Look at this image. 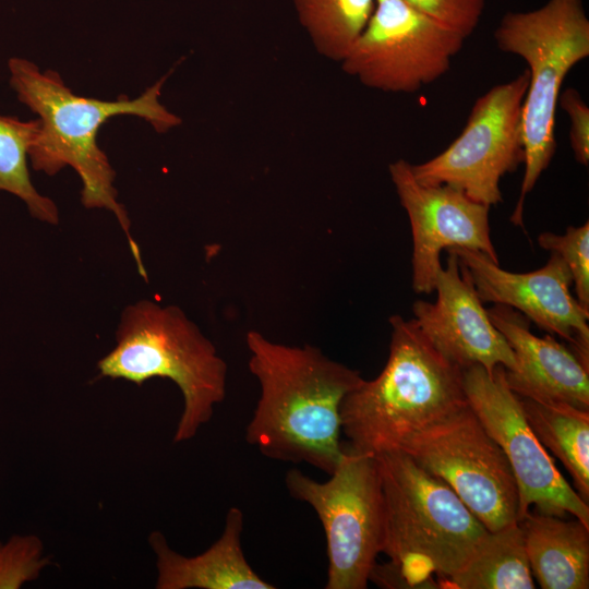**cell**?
Returning a JSON list of instances; mask_svg holds the SVG:
<instances>
[{
    "instance_id": "cell-4",
    "label": "cell",
    "mask_w": 589,
    "mask_h": 589,
    "mask_svg": "<svg viewBox=\"0 0 589 589\" xmlns=\"http://www.w3.org/2000/svg\"><path fill=\"white\" fill-rule=\"evenodd\" d=\"M389 324L384 369L341 402V430L354 452L400 449L417 433L468 406L462 369L431 345L413 318L393 315Z\"/></svg>"
},
{
    "instance_id": "cell-15",
    "label": "cell",
    "mask_w": 589,
    "mask_h": 589,
    "mask_svg": "<svg viewBox=\"0 0 589 589\" xmlns=\"http://www.w3.org/2000/svg\"><path fill=\"white\" fill-rule=\"evenodd\" d=\"M488 314L516 357L517 368L505 369L506 383L516 395L589 410V368L570 348L550 335L532 334L530 321L508 305L494 304Z\"/></svg>"
},
{
    "instance_id": "cell-8",
    "label": "cell",
    "mask_w": 589,
    "mask_h": 589,
    "mask_svg": "<svg viewBox=\"0 0 589 589\" xmlns=\"http://www.w3.org/2000/svg\"><path fill=\"white\" fill-rule=\"evenodd\" d=\"M528 83L526 69L480 96L464 130L446 149L422 164H411L416 180L449 185L490 207L502 202V177L525 161L521 117Z\"/></svg>"
},
{
    "instance_id": "cell-1",
    "label": "cell",
    "mask_w": 589,
    "mask_h": 589,
    "mask_svg": "<svg viewBox=\"0 0 589 589\" xmlns=\"http://www.w3.org/2000/svg\"><path fill=\"white\" fill-rule=\"evenodd\" d=\"M245 341L260 384L247 442L271 459L330 474L344 455L341 402L363 382L360 373L311 345L275 342L257 330Z\"/></svg>"
},
{
    "instance_id": "cell-22",
    "label": "cell",
    "mask_w": 589,
    "mask_h": 589,
    "mask_svg": "<svg viewBox=\"0 0 589 589\" xmlns=\"http://www.w3.org/2000/svg\"><path fill=\"white\" fill-rule=\"evenodd\" d=\"M51 564L35 534H14L0 541V589H19L37 579Z\"/></svg>"
},
{
    "instance_id": "cell-13",
    "label": "cell",
    "mask_w": 589,
    "mask_h": 589,
    "mask_svg": "<svg viewBox=\"0 0 589 589\" xmlns=\"http://www.w3.org/2000/svg\"><path fill=\"white\" fill-rule=\"evenodd\" d=\"M482 302L508 305L529 321L570 344L589 368V312L570 292L573 277L566 263L551 253L546 264L529 273H512L480 251L453 247Z\"/></svg>"
},
{
    "instance_id": "cell-11",
    "label": "cell",
    "mask_w": 589,
    "mask_h": 589,
    "mask_svg": "<svg viewBox=\"0 0 589 589\" xmlns=\"http://www.w3.org/2000/svg\"><path fill=\"white\" fill-rule=\"evenodd\" d=\"M462 384L469 407L510 464L519 492L518 520L533 505L540 514H570L589 528L588 503L532 432L521 398L506 383L505 368L497 365L492 374L479 364L462 369Z\"/></svg>"
},
{
    "instance_id": "cell-10",
    "label": "cell",
    "mask_w": 589,
    "mask_h": 589,
    "mask_svg": "<svg viewBox=\"0 0 589 589\" xmlns=\"http://www.w3.org/2000/svg\"><path fill=\"white\" fill-rule=\"evenodd\" d=\"M465 39L405 0H376L341 65L368 87L411 94L448 71Z\"/></svg>"
},
{
    "instance_id": "cell-5",
    "label": "cell",
    "mask_w": 589,
    "mask_h": 589,
    "mask_svg": "<svg viewBox=\"0 0 589 589\" xmlns=\"http://www.w3.org/2000/svg\"><path fill=\"white\" fill-rule=\"evenodd\" d=\"M100 376L142 385L171 380L183 397L173 443L192 440L227 393L228 366L214 344L176 305L141 300L121 314L116 346L97 364Z\"/></svg>"
},
{
    "instance_id": "cell-12",
    "label": "cell",
    "mask_w": 589,
    "mask_h": 589,
    "mask_svg": "<svg viewBox=\"0 0 589 589\" xmlns=\"http://www.w3.org/2000/svg\"><path fill=\"white\" fill-rule=\"evenodd\" d=\"M412 233V288L417 293L435 289L444 249L461 247L480 251L498 264L490 236V206L469 199L449 185L418 182L411 164L398 159L388 167Z\"/></svg>"
},
{
    "instance_id": "cell-23",
    "label": "cell",
    "mask_w": 589,
    "mask_h": 589,
    "mask_svg": "<svg viewBox=\"0 0 589 589\" xmlns=\"http://www.w3.org/2000/svg\"><path fill=\"white\" fill-rule=\"evenodd\" d=\"M541 248L556 253L566 263L573 277L576 299L589 312V223L569 226L564 235L543 232L538 237Z\"/></svg>"
},
{
    "instance_id": "cell-9",
    "label": "cell",
    "mask_w": 589,
    "mask_h": 589,
    "mask_svg": "<svg viewBox=\"0 0 589 589\" xmlns=\"http://www.w3.org/2000/svg\"><path fill=\"white\" fill-rule=\"evenodd\" d=\"M399 450L444 481L489 531L517 522L519 492L510 464L469 405Z\"/></svg>"
},
{
    "instance_id": "cell-14",
    "label": "cell",
    "mask_w": 589,
    "mask_h": 589,
    "mask_svg": "<svg viewBox=\"0 0 589 589\" xmlns=\"http://www.w3.org/2000/svg\"><path fill=\"white\" fill-rule=\"evenodd\" d=\"M446 266L438 273L435 302L417 300L414 323L431 345L460 369L479 364L492 374L497 365L514 371L516 357L493 325L466 268L447 250Z\"/></svg>"
},
{
    "instance_id": "cell-25",
    "label": "cell",
    "mask_w": 589,
    "mask_h": 589,
    "mask_svg": "<svg viewBox=\"0 0 589 589\" xmlns=\"http://www.w3.org/2000/svg\"><path fill=\"white\" fill-rule=\"evenodd\" d=\"M560 107L570 120L569 141L577 163L588 166L589 163V107L575 88L561 92Z\"/></svg>"
},
{
    "instance_id": "cell-19",
    "label": "cell",
    "mask_w": 589,
    "mask_h": 589,
    "mask_svg": "<svg viewBox=\"0 0 589 589\" xmlns=\"http://www.w3.org/2000/svg\"><path fill=\"white\" fill-rule=\"evenodd\" d=\"M521 404L537 438L561 460L573 478L577 493L588 503L589 410L529 398H521Z\"/></svg>"
},
{
    "instance_id": "cell-16",
    "label": "cell",
    "mask_w": 589,
    "mask_h": 589,
    "mask_svg": "<svg viewBox=\"0 0 589 589\" xmlns=\"http://www.w3.org/2000/svg\"><path fill=\"white\" fill-rule=\"evenodd\" d=\"M243 512L232 506L220 537L196 556L172 550L165 536L153 531L148 543L156 556L157 589H275L248 563L242 549Z\"/></svg>"
},
{
    "instance_id": "cell-20",
    "label": "cell",
    "mask_w": 589,
    "mask_h": 589,
    "mask_svg": "<svg viewBox=\"0 0 589 589\" xmlns=\"http://www.w3.org/2000/svg\"><path fill=\"white\" fill-rule=\"evenodd\" d=\"M301 24L315 48L342 61L366 26L376 0H293Z\"/></svg>"
},
{
    "instance_id": "cell-7",
    "label": "cell",
    "mask_w": 589,
    "mask_h": 589,
    "mask_svg": "<svg viewBox=\"0 0 589 589\" xmlns=\"http://www.w3.org/2000/svg\"><path fill=\"white\" fill-rule=\"evenodd\" d=\"M285 484L292 498L314 509L323 526L328 558L325 589H366L385 533L376 456L344 446L328 480L320 482L292 468Z\"/></svg>"
},
{
    "instance_id": "cell-24",
    "label": "cell",
    "mask_w": 589,
    "mask_h": 589,
    "mask_svg": "<svg viewBox=\"0 0 589 589\" xmlns=\"http://www.w3.org/2000/svg\"><path fill=\"white\" fill-rule=\"evenodd\" d=\"M412 8L460 34L470 36L482 16L485 0H405Z\"/></svg>"
},
{
    "instance_id": "cell-2",
    "label": "cell",
    "mask_w": 589,
    "mask_h": 589,
    "mask_svg": "<svg viewBox=\"0 0 589 589\" xmlns=\"http://www.w3.org/2000/svg\"><path fill=\"white\" fill-rule=\"evenodd\" d=\"M8 67L10 84L19 100L39 117V128L28 152L33 169L52 176L64 167L73 168L82 182V204L115 215L140 275L147 279L140 249L130 233L128 213L117 199L116 172L97 144V134L108 119L119 115L140 117L159 133L179 125L180 118L159 101L166 76L134 99L108 101L74 94L58 72L40 71L27 59L13 57Z\"/></svg>"
},
{
    "instance_id": "cell-6",
    "label": "cell",
    "mask_w": 589,
    "mask_h": 589,
    "mask_svg": "<svg viewBox=\"0 0 589 589\" xmlns=\"http://www.w3.org/2000/svg\"><path fill=\"white\" fill-rule=\"evenodd\" d=\"M494 37L502 51L522 58L529 72L521 117L525 173L510 216L515 226H522L526 195L555 154V113L564 79L589 56V19L584 0H548L536 10L508 12Z\"/></svg>"
},
{
    "instance_id": "cell-3",
    "label": "cell",
    "mask_w": 589,
    "mask_h": 589,
    "mask_svg": "<svg viewBox=\"0 0 589 589\" xmlns=\"http://www.w3.org/2000/svg\"><path fill=\"white\" fill-rule=\"evenodd\" d=\"M385 508L382 553L370 581L382 588H437L469 561L489 530L441 479L396 449L375 455ZM441 586V587H442Z\"/></svg>"
},
{
    "instance_id": "cell-17",
    "label": "cell",
    "mask_w": 589,
    "mask_h": 589,
    "mask_svg": "<svg viewBox=\"0 0 589 589\" xmlns=\"http://www.w3.org/2000/svg\"><path fill=\"white\" fill-rule=\"evenodd\" d=\"M532 576L543 589L589 588V528L527 512L518 521Z\"/></svg>"
},
{
    "instance_id": "cell-18",
    "label": "cell",
    "mask_w": 589,
    "mask_h": 589,
    "mask_svg": "<svg viewBox=\"0 0 589 589\" xmlns=\"http://www.w3.org/2000/svg\"><path fill=\"white\" fill-rule=\"evenodd\" d=\"M442 587L458 589H533L518 522L489 531L467 564Z\"/></svg>"
},
{
    "instance_id": "cell-21",
    "label": "cell",
    "mask_w": 589,
    "mask_h": 589,
    "mask_svg": "<svg viewBox=\"0 0 589 589\" xmlns=\"http://www.w3.org/2000/svg\"><path fill=\"white\" fill-rule=\"evenodd\" d=\"M38 128V119L22 121L16 117L0 116V191L21 199L33 217L56 225L58 207L33 185L27 165Z\"/></svg>"
}]
</instances>
